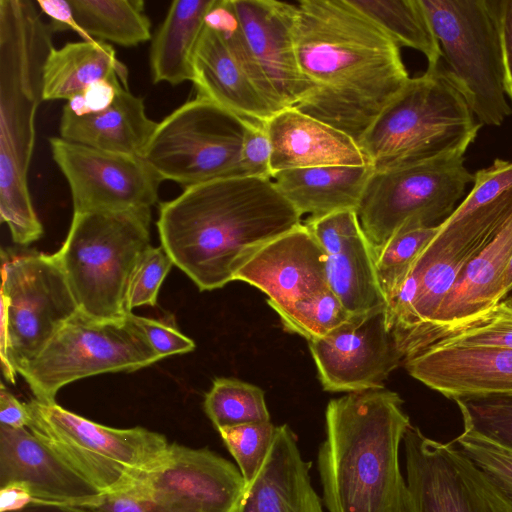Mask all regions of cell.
Instances as JSON below:
<instances>
[{
	"mask_svg": "<svg viewBox=\"0 0 512 512\" xmlns=\"http://www.w3.org/2000/svg\"><path fill=\"white\" fill-rule=\"evenodd\" d=\"M122 488L148 500L155 512H237L246 483L240 470L215 452L170 443L157 462Z\"/></svg>",
	"mask_w": 512,
	"mask_h": 512,
	"instance_id": "5bb4252c",
	"label": "cell"
},
{
	"mask_svg": "<svg viewBox=\"0 0 512 512\" xmlns=\"http://www.w3.org/2000/svg\"><path fill=\"white\" fill-rule=\"evenodd\" d=\"M129 317L161 359L195 349L194 341L182 334L174 322L168 319L156 320L133 313H130Z\"/></svg>",
	"mask_w": 512,
	"mask_h": 512,
	"instance_id": "ab89813d",
	"label": "cell"
},
{
	"mask_svg": "<svg viewBox=\"0 0 512 512\" xmlns=\"http://www.w3.org/2000/svg\"><path fill=\"white\" fill-rule=\"evenodd\" d=\"M464 162V156H452L374 170L357 208L374 254L400 227L439 226L453 213L474 182Z\"/></svg>",
	"mask_w": 512,
	"mask_h": 512,
	"instance_id": "8fae6325",
	"label": "cell"
},
{
	"mask_svg": "<svg viewBox=\"0 0 512 512\" xmlns=\"http://www.w3.org/2000/svg\"><path fill=\"white\" fill-rule=\"evenodd\" d=\"M82 506L97 512H155L148 500L127 488L102 492Z\"/></svg>",
	"mask_w": 512,
	"mask_h": 512,
	"instance_id": "ee69618b",
	"label": "cell"
},
{
	"mask_svg": "<svg viewBox=\"0 0 512 512\" xmlns=\"http://www.w3.org/2000/svg\"><path fill=\"white\" fill-rule=\"evenodd\" d=\"M216 0H175L155 32L149 64L153 83L172 86L193 80L192 59Z\"/></svg>",
	"mask_w": 512,
	"mask_h": 512,
	"instance_id": "f1b7e54d",
	"label": "cell"
},
{
	"mask_svg": "<svg viewBox=\"0 0 512 512\" xmlns=\"http://www.w3.org/2000/svg\"><path fill=\"white\" fill-rule=\"evenodd\" d=\"M306 92L294 107L357 143L410 80L400 46L349 0L295 2Z\"/></svg>",
	"mask_w": 512,
	"mask_h": 512,
	"instance_id": "6da1fadb",
	"label": "cell"
},
{
	"mask_svg": "<svg viewBox=\"0 0 512 512\" xmlns=\"http://www.w3.org/2000/svg\"><path fill=\"white\" fill-rule=\"evenodd\" d=\"M442 57L440 66L478 122L500 126L512 114L504 88L491 0H421Z\"/></svg>",
	"mask_w": 512,
	"mask_h": 512,
	"instance_id": "52a82bcc",
	"label": "cell"
},
{
	"mask_svg": "<svg viewBox=\"0 0 512 512\" xmlns=\"http://www.w3.org/2000/svg\"><path fill=\"white\" fill-rule=\"evenodd\" d=\"M28 0H0V218L16 244L43 234L28 188L43 68L54 33Z\"/></svg>",
	"mask_w": 512,
	"mask_h": 512,
	"instance_id": "277c9868",
	"label": "cell"
},
{
	"mask_svg": "<svg viewBox=\"0 0 512 512\" xmlns=\"http://www.w3.org/2000/svg\"><path fill=\"white\" fill-rule=\"evenodd\" d=\"M277 426L271 421L222 428L218 432L235 459L246 486L262 467L273 443Z\"/></svg>",
	"mask_w": 512,
	"mask_h": 512,
	"instance_id": "8d00e7d4",
	"label": "cell"
},
{
	"mask_svg": "<svg viewBox=\"0 0 512 512\" xmlns=\"http://www.w3.org/2000/svg\"><path fill=\"white\" fill-rule=\"evenodd\" d=\"M360 12L374 21L400 47H409L422 53L427 68H436L442 57L421 0H349Z\"/></svg>",
	"mask_w": 512,
	"mask_h": 512,
	"instance_id": "4dcf8cb0",
	"label": "cell"
},
{
	"mask_svg": "<svg viewBox=\"0 0 512 512\" xmlns=\"http://www.w3.org/2000/svg\"><path fill=\"white\" fill-rule=\"evenodd\" d=\"M463 420V431L512 450V394H485L454 400Z\"/></svg>",
	"mask_w": 512,
	"mask_h": 512,
	"instance_id": "d590c367",
	"label": "cell"
},
{
	"mask_svg": "<svg viewBox=\"0 0 512 512\" xmlns=\"http://www.w3.org/2000/svg\"><path fill=\"white\" fill-rule=\"evenodd\" d=\"M433 347L512 348V307L501 301L467 322L438 329L430 333L410 357Z\"/></svg>",
	"mask_w": 512,
	"mask_h": 512,
	"instance_id": "d6a6232c",
	"label": "cell"
},
{
	"mask_svg": "<svg viewBox=\"0 0 512 512\" xmlns=\"http://www.w3.org/2000/svg\"><path fill=\"white\" fill-rule=\"evenodd\" d=\"M503 287H504V294L505 297L512 291V258L507 266V269L504 274V281H503Z\"/></svg>",
	"mask_w": 512,
	"mask_h": 512,
	"instance_id": "681fc988",
	"label": "cell"
},
{
	"mask_svg": "<svg viewBox=\"0 0 512 512\" xmlns=\"http://www.w3.org/2000/svg\"><path fill=\"white\" fill-rule=\"evenodd\" d=\"M31 414L26 403L20 402L4 384L0 388V425L11 428H28Z\"/></svg>",
	"mask_w": 512,
	"mask_h": 512,
	"instance_id": "f6af8a7d",
	"label": "cell"
},
{
	"mask_svg": "<svg viewBox=\"0 0 512 512\" xmlns=\"http://www.w3.org/2000/svg\"><path fill=\"white\" fill-rule=\"evenodd\" d=\"M271 143L265 123L247 121L242 147V164L246 176L272 177Z\"/></svg>",
	"mask_w": 512,
	"mask_h": 512,
	"instance_id": "60d3db41",
	"label": "cell"
},
{
	"mask_svg": "<svg viewBox=\"0 0 512 512\" xmlns=\"http://www.w3.org/2000/svg\"><path fill=\"white\" fill-rule=\"evenodd\" d=\"M453 442L512 501V450L464 431Z\"/></svg>",
	"mask_w": 512,
	"mask_h": 512,
	"instance_id": "74e56055",
	"label": "cell"
},
{
	"mask_svg": "<svg viewBox=\"0 0 512 512\" xmlns=\"http://www.w3.org/2000/svg\"><path fill=\"white\" fill-rule=\"evenodd\" d=\"M403 364L414 379L452 400L512 394V348L433 347Z\"/></svg>",
	"mask_w": 512,
	"mask_h": 512,
	"instance_id": "44dd1931",
	"label": "cell"
},
{
	"mask_svg": "<svg viewBox=\"0 0 512 512\" xmlns=\"http://www.w3.org/2000/svg\"><path fill=\"white\" fill-rule=\"evenodd\" d=\"M386 308L351 316L328 335L308 341L318 378L328 392H360L385 388L401 362L387 325Z\"/></svg>",
	"mask_w": 512,
	"mask_h": 512,
	"instance_id": "2e32d148",
	"label": "cell"
},
{
	"mask_svg": "<svg viewBox=\"0 0 512 512\" xmlns=\"http://www.w3.org/2000/svg\"><path fill=\"white\" fill-rule=\"evenodd\" d=\"M506 305L512 307V291L502 300Z\"/></svg>",
	"mask_w": 512,
	"mask_h": 512,
	"instance_id": "f907efd6",
	"label": "cell"
},
{
	"mask_svg": "<svg viewBox=\"0 0 512 512\" xmlns=\"http://www.w3.org/2000/svg\"><path fill=\"white\" fill-rule=\"evenodd\" d=\"M373 172L371 165L319 166L278 171L271 179L301 216L319 218L341 210L357 211Z\"/></svg>",
	"mask_w": 512,
	"mask_h": 512,
	"instance_id": "4316f807",
	"label": "cell"
},
{
	"mask_svg": "<svg viewBox=\"0 0 512 512\" xmlns=\"http://www.w3.org/2000/svg\"><path fill=\"white\" fill-rule=\"evenodd\" d=\"M247 121L197 95L157 124L141 157L163 181L185 188L246 176L242 147Z\"/></svg>",
	"mask_w": 512,
	"mask_h": 512,
	"instance_id": "ba28073f",
	"label": "cell"
},
{
	"mask_svg": "<svg viewBox=\"0 0 512 512\" xmlns=\"http://www.w3.org/2000/svg\"><path fill=\"white\" fill-rule=\"evenodd\" d=\"M52 157L67 180L74 214L151 208L163 180L140 156L49 139Z\"/></svg>",
	"mask_w": 512,
	"mask_h": 512,
	"instance_id": "9a60e30c",
	"label": "cell"
},
{
	"mask_svg": "<svg viewBox=\"0 0 512 512\" xmlns=\"http://www.w3.org/2000/svg\"><path fill=\"white\" fill-rule=\"evenodd\" d=\"M121 88L124 87L119 82L99 81L77 97L67 101L63 108L75 115L101 111L114 101Z\"/></svg>",
	"mask_w": 512,
	"mask_h": 512,
	"instance_id": "7bdbcfd3",
	"label": "cell"
},
{
	"mask_svg": "<svg viewBox=\"0 0 512 512\" xmlns=\"http://www.w3.org/2000/svg\"><path fill=\"white\" fill-rule=\"evenodd\" d=\"M274 311L287 331L307 341L328 335L352 316L329 288Z\"/></svg>",
	"mask_w": 512,
	"mask_h": 512,
	"instance_id": "e575fe53",
	"label": "cell"
},
{
	"mask_svg": "<svg viewBox=\"0 0 512 512\" xmlns=\"http://www.w3.org/2000/svg\"><path fill=\"white\" fill-rule=\"evenodd\" d=\"M265 127L272 175L296 168L370 165L352 137L294 107L275 113Z\"/></svg>",
	"mask_w": 512,
	"mask_h": 512,
	"instance_id": "cb8c5ba5",
	"label": "cell"
},
{
	"mask_svg": "<svg viewBox=\"0 0 512 512\" xmlns=\"http://www.w3.org/2000/svg\"><path fill=\"white\" fill-rule=\"evenodd\" d=\"M402 405L386 388L329 401L317 457L328 512H408L399 448L411 423Z\"/></svg>",
	"mask_w": 512,
	"mask_h": 512,
	"instance_id": "3957f363",
	"label": "cell"
},
{
	"mask_svg": "<svg viewBox=\"0 0 512 512\" xmlns=\"http://www.w3.org/2000/svg\"><path fill=\"white\" fill-rule=\"evenodd\" d=\"M327 255L329 289L352 316L386 308L375 266V254L357 211H337L304 222Z\"/></svg>",
	"mask_w": 512,
	"mask_h": 512,
	"instance_id": "e0dca14e",
	"label": "cell"
},
{
	"mask_svg": "<svg viewBox=\"0 0 512 512\" xmlns=\"http://www.w3.org/2000/svg\"><path fill=\"white\" fill-rule=\"evenodd\" d=\"M36 3L39 9L50 17L49 24L54 33L65 31L78 33L70 0H38Z\"/></svg>",
	"mask_w": 512,
	"mask_h": 512,
	"instance_id": "bcb514c9",
	"label": "cell"
},
{
	"mask_svg": "<svg viewBox=\"0 0 512 512\" xmlns=\"http://www.w3.org/2000/svg\"><path fill=\"white\" fill-rule=\"evenodd\" d=\"M327 255L304 223L262 246L237 271L235 280L267 295L274 310L328 287Z\"/></svg>",
	"mask_w": 512,
	"mask_h": 512,
	"instance_id": "d6986e66",
	"label": "cell"
},
{
	"mask_svg": "<svg viewBox=\"0 0 512 512\" xmlns=\"http://www.w3.org/2000/svg\"><path fill=\"white\" fill-rule=\"evenodd\" d=\"M512 258V211L486 246L468 263L433 321L399 347L403 360L414 354L432 332L467 322L493 308L504 298V274Z\"/></svg>",
	"mask_w": 512,
	"mask_h": 512,
	"instance_id": "7402d4cb",
	"label": "cell"
},
{
	"mask_svg": "<svg viewBox=\"0 0 512 512\" xmlns=\"http://www.w3.org/2000/svg\"><path fill=\"white\" fill-rule=\"evenodd\" d=\"M142 97L121 88L105 109L75 115L62 109L60 137L102 151L140 156L157 127Z\"/></svg>",
	"mask_w": 512,
	"mask_h": 512,
	"instance_id": "484cf974",
	"label": "cell"
},
{
	"mask_svg": "<svg viewBox=\"0 0 512 512\" xmlns=\"http://www.w3.org/2000/svg\"><path fill=\"white\" fill-rule=\"evenodd\" d=\"M22 485L32 500L82 506L100 491L28 428L0 425V488Z\"/></svg>",
	"mask_w": 512,
	"mask_h": 512,
	"instance_id": "ffe728a7",
	"label": "cell"
},
{
	"mask_svg": "<svg viewBox=\"0 0 512 512\" xmlns=\"http://www.w3.org/2000/svg\"><path fill=\"white\" fill-rule=\"evenodd\" d=\"M130 314V313H129ZM101 320L78 311L19 371L35 399L55 403L65 385L93 375L133 372L161 360L129 317Z\"/></svg>",
	"mask_w": 512,
	"mask_h": 512,
	"instance_id": "9c48e42d",
	"label": "cell"
},
{
	"mask_svg": "<svg viewBox=\"0 0 512 512\" xmlns=\"http://www.w3.org/2000/svg\"><path fill=\"white\" fill-rule=\"evenodd\" d=\"M32 500L29 492L19 484L0 488V512L23 507Z\"/></svg>",
	"mask_w": 512,
	"mask_h": 512,
	"instance_id": "7dc6e473",
	"label": "cell"
},
{
	"mask_svg": "<svg viewBox=\"0 0 512 512\" xmlns=\"http://www.w3.org/2000/svg\"><path fill=\"white\" fill-rule=\"evenodd\" d=\"M151 209L73 214L53 255L79 310L101 320L127 317L133 272L150 244Z\"/></svg>",
	"mask_w": 512,
	"mask_h": 512,
	"instance_id": "8992f818",
	"label": "cell"
},
{
	"mask_svg": "<svg viewBox=\"0 0 512 512\" xmlns=\"http://www.w3.org/2000/svg\"><path fill=\"white\" fill-rule=\"evenodd\" d=\"M297 436L287 424L277 426L268 455L246 486L237 512H324L311 484Z\"/></svg>",
	"mask_w": 512,
	"mask_h": 512,
	"instance_id": "d4e9b609",
	"label": "cell"
},
{
	"mask_svg": "<svg viewBox=\"0 0 512 512\" xmlns=\"http://www.w3.org/2000/svg\"><path fill=\"white\" fill-rule=\"evenodd\" d=\"M482 125L440 63L410 78L359 141L375 171L464 156Z\"/></svg>",
	"mask_w": 512,
	"mask_h": 512,
	"instance_id": "5b68a950",
	"label": "cell"
},
{
	"mask_svg": "<svg viewBox=\"0 0 512 512\" xmlns=\"http://www.w3.org/2000/svg\"><path fill=\"white\" fill-rule=\"evenodd\" d=\"M174 265L163 246H150L139 260L131 277L126 307L132 309L143 306H155L163 280Z\"/></svg>",
	"mask_w": 512,
	"mask_h": 512,
	"instance_id": "f35d334b",
	"label": "cell"
},
{
	"mask_svg": "<svg viewBox=\"0 0 512 512\" xmlns=\"http://www.w3.org/2000/svg\"><path fill=\"white\" fill-rule=\"evenodd\" d=\"M204 410L217 430L270 421L264 391L235 378H216L205 395Z\"/></svg>",
	"mask_w": 512,
	"mask_h": 512,
	"instance_id": "1f68e13d",
	"label": "cell"
},
{
	"mask_svg": "<svg viewBox=\"0 0 512 512\" xmlns=\"http://www.w3.org/2000/svg\"><path fill=\"white\" fill-rule=\"evenodd\" d=\"M245 45L280 107H295L306 92L299 70L293 22L295 2L231 0Z\"/></svg>",
	"mask_w": 512,
	"mask_h": 512,
	"instance_id": "ac0fdd59",
	"label": "cell"
},
{
	"mask_svg": "<svg viewBox=\"0 0 512 512\" xmlns=\"http://www.w3.org/2000/svg\"><path fill=\"white\" fill-rule=\"evenodd\" d=\"M438 228L404 225L375 253L377 277L386 304L396 294Z\"/></svg>",
	"mask_w": 512,
	"mask_h": 512,
	"instance_id": "836d02e7",
	"label": "cell"
},
{
	"mask_svg": "<svg viewBox=\"0 0 512 512\" xmlns=\"http://www.w3.org/2000/svg\"><path fill=\"white\" fill-rule=\"evenodd\" d=\"M28 429L102 492L124 487L137 472L151 467L167 451L164 435L143 427L111 428L55 403L33 399Z\"/></svg>",
	"mask_w": 512,
	"mask_h": 512,
	"instance_id": "30bf717a",
	"label": "cell"
},
{
	"mask_svg": "<svg viewBox=\"0 0 512 512\" xmlns=\"http://www.w3.org/2000/svg\"><path fill=\"white\" fill-rule=\"evenodd\" d=\"M78 34L84 40L133 47L151 39L142 0H70ZM107 43V42H106Z\"/></svg>",
	"mask_w": 512,
	"mask_h": 512,
	"instance_id": "f546056e",
	"label": "cell"
},
{
	"mask_svg": "<svg viewBox=\"0 0 512 512\" xmlns=\"http://www.w3.org/2000/svg\"><path fill=\"white\" fill-rule=\"evenodd\" d=\"M4 512H97L95 510L72 505L68 503L48 502L41 500H31L21 508L8 510Z\"/></svg>",
	"mask_w": 512,
	"mask_h": 512,
	"instance_id": "c3c4849f",
	"label": "cell"
},
{
	"mask_svg": "<svg viewBox=\"0 0 512 512\" xmlns=\"http://www.w3.org/2000/svg\"><path fill=\"white\" fill-rule=\"evenodd\" d=\"M192 69L197 95L249 121L265 123L276 113L253 75L207 20L194 50Z\"/></svg>",
	"mask_w": 512,
	"mask_h": 512,
	"instance_id": "603a6c76",
	"label": "cell"
},
{
	"mask_svg": "<svg viewBox=\"0 0 512 512\" xmlns=\"http://www.w3.org/2000/svg\"><path fill=\"white\" fill-rule=\"evenodd\" d=\"M104 80L129 89L128 69L110 44L93 39L53 47L43 68V101H70Z\"/></svg>",
	"mask_w": 512,
	"mask_h": 512,
	"instance_id": "83f0119b",
	"label": "cell"
},
{
	"mask_svg": "<svg viewBox=\"0 0 512 512\" xmlns=\"http://www.w3.org/2000/svg\"><path fill=\"white\" fill-rule=\"evenodd\" d=\"M403 441L408 512H512V501L453 442L412 425Z\"/></svg>",
	"mask_w": 512,
	"mask_h": 512,
	"instance_id": "4fadbf2b",
	"label": "cell"
},
{
	"mask_svg": "<svg viewBox=\"0 0 512 512\" xmlns=\"http://www.w3.org/2000/svg\"><path fill=\"white\" fill-rule=\"evenodd\" d=\"M1 316L9 337L10 361L18 371L32 361L79 311L53 255L2 252Z\"/></svg>",
	"mask_w": 512,
	"mask_h": 512,
	"instance_id": "7c38bea8",
	"label": "cell"
},
{
	"mask_svg": "<svg viewBox=\"0 0 512 512\" xmlns=\"http://www.w3.org/2000/svg\"><path fill=\"white\" fill-rule=\"evenodd\" d=\"M271 178L237 176L160 203L157 229L174 265L201 291L221 288L262 246L302 224Z\"/></svg>",
	"mask_w": 512,
	"mask_h": 512,
	"instance_id": "7a4b0ae2",
	"label": "cell"
},
{
	"mask_svg": "<svg viewBox=\"0 0 512 512\" xmlns=\"http://www.w3.org/2000/svg\"><path fill=\"white\" fill-rule=\"evenodd\" d=\"M502 54L504 88L512 102V0H491Z\"/></svg>",
	"mask_w": 512,
	"mask_h": 512,
	"instance_id": "b9f144b4",
	"label": "cell"
}]
</instances>
